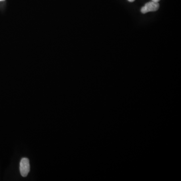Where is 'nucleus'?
<instances>
[{"mask_svg":"<svg viewBox=\"0 0 181 181\" xmlns=\"http://www.w3.org/2000/svg\"><path fill=\"white\" fill-rule=\"evenodd\" d=\"M30 171V163L29 159L26 157L22 158L20 163V172L23 177H26Z\"/></svg>","mask_w":181,"mask_h":181,"instance_id":"obj_1","label":"nucleus"},{"mask_svg":"<svg viewBox=\"0 0 181 181\" xmlns=\"http://www.w3.org/2000/svg\"><path fill=\"white\" fill-rule=\"evenodd\" d=\"M159 7V5L157 2H148L141 9V12L143 14H145L149 12H154L157 11Z\"/></svg>","mask_w":181,"mask_h":181,"instance_id":"obj_2","label":"nucleus"},{"mask_svg":"<svg viewBox=\"0 0 181 181\" xmlns=\"http://www.w3.org/2000/svg\"><path fill=\"white\" fill-rule=\"evenodd\" d=\"M159 1H160V0H152V1L155 2H157V3L159 2Z\"/></svg>","mask_w":181,"mask_h":181,"instance_id":"obj_3","label":"nucleus"},{"mask_svg":"<svg viewBox=\"0 0 181 181\" xmlns=\"http://www.w3.org/2000/svg\"><path fill=\"white\" fill-rule=\"evenodd\" d=\"M129 2H133L135 1V0H128Z\"/></svg>","mask_w":181,"mask_h":181,"instance_id":"obj_4","label":"nucleus"},{"mask_svg":"<svg viewBox=\"0 0 181 181\" xmlns=\"http://www.w3.org/2000/svg\"><path fill=\"white\" fill-rule=\"evenodd\" d=\"M3 1V0H0V1Z\"/></svg>","mask_w":181,"mask_h":181,"instance_id":"obj_5","label":"nucleus"}]
</instances>
